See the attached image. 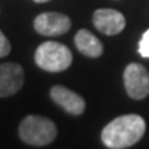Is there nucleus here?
I'll list each match as a JSON object with an SVG mask.
<instances>
[{"label":"nucleus","instance_id":"9","mask_svg":"<svg viewBox=\"0 0 149 149\" xmlns=\"http://www.w3.org/2000/svg\"><path fill=\"white\" fill-rule=\"evenodd\" d=\"M74 44L80 53L86 55V57H91V58H97L100 57L104 51L102 43L100 39L94 36L90 31L87 29H80L74 36Z\"/></svg>","mask_w":149,"mask_h":149},{"label":"nucleus","instance_id":"8","mask_svg":"<svg viewBox=\"0 0 149 149\" xmlns=\"http://www.w3.org/2000/svg\"><path fill=\"white\" fill-rule=\"evenodd\" d=\"M50 95L57 105H59L65 112L70 115L79 116L86 109V102L83 97H80L79 94H76L74 91L66 88L64 86H54L50 91Z\"/></svg>","mask_w":149,"mask_h":149},{"label":"nucleus","instance_id":"7","mask_svg":"<svg viewBox=\"0 0 149 149\" xmlns=\"http://www.w3.org/2000/svg\"><path fill=\"white\" fill-rule=\"evenodd\" d=\"M94 26L104 35L115 36L126 26V18L120 11L113 8H98L93 15Z\"/></svg>","mask_w":149,"mask_h":149},{"label":"nucleus","instance_id":"6","mask_svg":"<svg viewBox=\"0 0 149 149\" xmlns=\"http://www.w3.org/2000/svg\"><path fill=\"white\" fill-rule=\"evenodd\" d=\"M24 69L15 62L0 65V98L14 95L24 86Z\"/></svg>","mask_w":149,"mask_h":149},{"label":"nucleus","instance_id":"3","mask_svg":"<svg viewBox=\"0 0 149 149\" xmlns=\"http://www.w3.org/2000/svg\"><path fill=\"white\" fill-rule=\"evenodd\" d=\"M35 62L43 70L62 72L72 64V53L62 43L44 42L36 48Z\"/></svg>","mask_w":149,"mask_h":149},{"label":"nucleus","instance_id":"2","mask_svg":"<svg viewBox=\"0 0 149 149\" xmlns=\"http://www.w3.org/2000/svg\"><path fill=\"white\" fill-rule=\"evenodd\" d=\"M18 133L24 142L33 146H44L55 139L57 127L48 117L31 115L21 122Z\"/></svg>","mask_w":149,"mask_h":149},{"label":"nucleus","instance_id":"12","mask_svg":"<svg viewBox=\"0 0 149 149\" xmlns=\"http://www.w3.org/2000/svg\"><path fill=\"white\" fill-rule=\"evenodd\" d=\"M33 1H36V3H46V1H50V0H33Z\"/></svg>","mask_w":149,"mask_h":149},{"label":"nucleus","instance_id":"1","mask_svg":"<svg viewBox=\"0 0 149 149\" xmlns=\"http://www.w3.org/2000/svg\"><path fill=\"white\" fill-rule=\"evenodd\" d=\"M145 130V120L139 115H123L113 119L104 127L101 139L107 148H130L142 138Z\"/></svg>","mask_w":149,"mask_h":149},{"label":"nucleus","instance_id":"11","mask_svg":"<svg viewBox=\"0 0 149 149\" xmlns=\"http://www.w3.org/2000/svg\"><path fill=\"white\" fill-rule=\"evenodd\" d=\"M11 51V44L8 42V39L4 36V33L0 31V58L8 55V53Z\"/></svg>","mask_w":149,"mask_h":149},{"label":"nucleus","instance_id":"10","mask_svg":"<svg viewBox=\"0 0 149 149\" xmlns=\"http://www.w3.org/2000/svg\"><path fill=\"white\" fill-rule=\"evenodd\" d=\"M138 53L141 54V57L144 58H149V29L142 35L141 40L138 44Z\"/></svg>","mask_w":149,"mask_h":149},{"label":"nucleus","instance_id":"4","mask_svg":"<svg viewBox=\"0 0 149 149\" xmlns=\"http://www.w3.org/2000/svg\"><path fill=\"white\" fill-rule=\"evenodd\" d=\"M123 80L128 97L133 100H142L149 94V72L141 64L127 65Z\"/></svg>","mask_w":149,"mask_h":149},{"label":"nucleus","instance_id":"5","mask_svg":"<svg viewBox=\"0 0 149 149\" xmlns=\"http://www.w3.org/2000/svg\"><path fill=\"white\" fill-rule=\"evenodd\" d=\"M33 26L43 36H61L70 29V18L61 13H43L35 18Z\"/></svg>","mask_w":149,"mask_h":149}]
</instances>
